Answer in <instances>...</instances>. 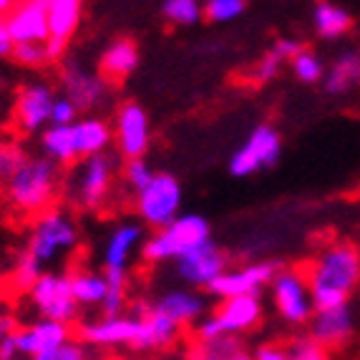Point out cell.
Segmentation results:
<instances>
[{"mask_svg":"<svg viewBox=\"0 0 360 360\" xmlns=\"http://www.w3.org/2000/svg\"><path fill=\"white\" fill-rule=\"evenodd\" d=\"M51 0H18L6 15L8 28L15 43H46L49 41Z\"/></svg>","mask_w":360,"mask_h":360,"instance_id":"18","label":"cell"},{"mask_svg":"<svg viewBox=\"0 0 360 360\" xmlns=\"http://www.w3.org/2000/svg\"><path fill=\"white\" fill-rule=\"evenodd\" d=\"M325 63L323 56L315 53L312 49H305L302 46L295 58L290 60V71H292L295 81H300L305 86H315V84H323V76H325Z\"/></svg>","mask_w":360,"mask_h":360,"instance_id":"31","label":"cell"},{"mask_svg":"<svg viewBox=\"0 0 360 360\" xmlns=\"http://www.w3.org/2000/svg\"><path fill=\"white\" fill-rule=\"evenodd\" d=\"M207 240H212L210 219L197 212H181L176 219L164 224L162 229L146 234L144 245H141V259L149 264L174 262L186 252H192L194 247L205 245Z\"/></svg>","mask_w":360,"mask_h":360,"instance_id":"5","label":"cell"},{"mask_svg":"<svg viewBox=\"0 0 360 360\" xmlns=\"http://www.w3.org/2000/svg\"><path fill=\"white\" fill-rule=\"evenodd\" d=\"M162 15L167 23L176 28H189V25H197L205 15V0H164Z\"/></svg>","mask_w":360,"mask_h":360,"instance_id":"32","label":"cell"},{"mask_svg":"<svg viewBox=\"0 0 360 360\" xmlns=\"http://www.w3.org/2000/svg\"><path fill=\"white\" fill-rule=\"evenodd\" d=\"M131 312H136L139 320H141V330H139V338L131 345V350H141V353H146V350H167L179 342L184 328L164 318L162 312H156L149 302L134 305Z\"/></svg>","mask_w":360,"mask_h":360,"instance_id":"19","label":"cell"},{"mask_svg":"<svg viewBox=\"0 0 360 360\" xmlns=\"http://www.w3.org/2000/svg\"><path fill=\"white\" fill-rule=\"evenodd\" d=\"M270 300L277 318L292 328L307 325L315 312L305 272L300 267H280V272L270 283Z\"/></svg>","mask_w":360,"mask_h":360,"instance_id":"11","label":"cell"},{"mask_svg":"<svg viewBox=\"0 0 360 360\" xmlns=\"http://www.w3.org/2000/svg\"><path fill=\"white\" fill-rule=\"evenodd\" d=\"M63 192V169L43 154H28L18 169L3 181L6 202L20 214L36 217L56 207Z\"/></svg>","mask_w":360,"mask_h":360,"instance_id":"2","label":"cell"},{"mask_svg":"<svg viewBox=\"0 0 360 360\" xmlns=\"http://www.w3.org/2000/svg\"><path fill=\"white\" fill-rule=\"evenodd\" d=\"M139 68V46L131 38H114L98 56V73L108 84L127 81Z\"/></svg>","mask_w":360,"mask_h":360,"instance_id":"23","label":"cell"},{"mask_svg":"<svg viewBox=\"0 0 360 360\" xmlns=\"http://www.w3.org/2000/svg\"><path fill=\"white\" fill-rule=\"evenodd\" d=\"M302 272L315 310L350 302L360 288V250L348 240L325 242Z\"/></svg>","mask_w":360,"mask_h":360,"instance_id":"1","label":"cell"},{"mask_svg":"<svg viewBox=\"0 0 360 360\" xmlns=\"http://www.w3.org/2000/svg\"><path fill=\"white\" fill-rule=\"evenodd\" d=\"M25 156L28 154L23 151V146H18L15 141H0V181H6Z\"/></svg>","mask_w":360,"mask_h":360,"instance_id":"37","label":"cell"},{"mask_svg":"<svg viewBox=\"0 0 360 360\" xmlns=\"http://www.w3.org/2000/svg\"><path fill=\"white\" fill-rule=\"evenodd\" d=\"M68 340H73V328L66 323H53V320H36V323L20 325L15 333L18 355H28V358L49 353Z\"/></svg>","mask_w":360,"mask_h":360,"instance_id":"22","label":"cell"},{"mask_svg":"<svg viewBox=\"0 0 360 360\" xmlns=\"http://www.w3.org/2000/svg\"><path fill=\"white\" fill-rule=\"evenodd\" d=\"M43 267L36 262V259L30 257V255H25L23 250L18 252V257L13 259V267H11V277H8V283H11V288L15 290V292H25L28 295V290L36 285V280L43 275Z\"/></svg>","mask_w":360,"mask_h":360,"instance_id":"33","label":"cell"},{"mask_svg":"<svg viewBox=\"0 0 360 360\" xmlns=\"http://www.w3.org/2000/svg\"><path fill=\"white\" fill-rule=\"evenodd\" d=\"M280 156H283V134L277 131L272 124H259L232 151L227 169L229 174L237 176V179H247V176L272 169L280 162Z\"/></svg>","mask_w":360,"mask_h":360,"instance_id":"9","label":"cell"},{"mask_svg":"<svg viewBox=\"0 0 360 360\" xmlns=\"http://www.w3.org/2000/svg\"><path fill=\"white\" fill-rule=\"evenodd\" d=\"M11 58L18 66L30 68V71H38V68H46L49 63H53L46 43H15Z\"/></svg>","mask_w":360,"mask_h":360,"instance_id":"35","label":"cell"},{"mask_svg":"<svg viewBox=\"0 0 360 360\" xmlns=\"http://www.w3.org/2000/svg\"><path fill=\"white\" fill-rule=\"evenodd\" d=\"M154 174H156V169L151 167L146 159H127V162H121L119 179H121V184L127 186L129 192L136 194L141 186L149 184Z\"/></svg>","mask_w":360,"mask_h":360,"instance_id":"34","label":"cell"},{"mask_svg":"<svg viewBox=\"0 0 360 360\" xmlns=\"http://www.w3.org/2000/svg\"><path fill=\"white\" fill-rule=\"evenodd\" d=\"M149 305L156 312H162L164 318H169L172 323L186 328V325H194L205 318L207 297L192 288H172L164 290L162 295H156Z\"/></svg>","mask_w":360,"mask_h":360,"instance_id":"21","label":"cell"},{"mask_svg":"<svg viewBox=\"0 0 360 360\" xmlns=\"http://www.w3.org/2000/svg\"><path fill=\"white\" fill-rule=\"evenodd\" d=\"M3 91H6V76H3V71H0V96H3Z\"/></svg>","mask_w":360,"mask_h":360,"instance_id":"43","label":"cell"},{"mask_svg":"<svg viewBox=\"0 0 360 360\" xmlns=\"http://www.w3.org/2000/svg\"><path fill=\"white\" fill-rule=\"evenodd\" d=\"M264 318V307L259 295H240V297H227L219 300V305L205 315L197 323L194 338L197 340H210V338L222 335H245L255 330Z\"/></svg>","mask_w":360,"mask_h":360,"instance_id":"7","label":"cell"},{"mask_svg":"<svg viewBox=\"0 0 360 360\" xmlns=\"http://www.w3.org/2000/svg\"><path fill=\"white\" fill-rule=\"evenodd\" d=\"M255 360H292L288 342H264L255 350Z\"/></svg>","mask_w":360,"mask_h":360,"instance_id":"40","label":"cell"},{"mask_svg":"<svg viewBox=\"0 0 360 360\" xmlns=\"http://www.w3.org/2000/svg\"><path fill=\"white\" fill-rule=\"evenodd\" d=\"M280 267L283 264L277 259H257V262H247L242 267H229L207 288V292L217 300L240 297V295H259L264 288H270Z\"/></svg>","mask_w":360,"mask_h":360,"instance_id":"15","label":"cell"},{"mask_svg":"<svg viewBox=\"0 0 360 360\" xmlns=\"http://www.w3.org/2000/svg\"><path fill=\"white\" fill-rule=\"evenodd\" d=\"M119 172L121 159L116 156V151L78 159L71 167V174L63 176V192H60V197L66 199V205L71 210L96 214V212H101L108 205V199L114 194Z\"/></svg>","mask_w":360,"mask_h":360,"instance_id":"3","label":"cell"},{"mask_svg":"<svg viewBox=\"0 0 360 360\" xmlns=\"http://www.w3.org/2000/svg\"><path fill=\"white\" fill-rule=\"evenodd\" d=\"M312 30L323 41L333 43L345 38L353 30V13L348 8L338 6L333 0H318L312 8Z\"/></svg>","mask_w":360,"mask_h":360,"instance_id":"26","label":"cell"},{"mask_svg":"<svg viewBox=\"0 0 360 360\" xmlns=\"http://www.w3.org/2000/svg\"><path fill=\"white\" fill-rule=\"evenodd\" d=\"M73 136H76V149L81 159L106 154V151H111V146H114V129H111V121L103 119L101 114L81 116V119L73 124Z\"/></svg>","mask_w":360,"mask_h":360,"instance_id":"25","label":"cell"},{"mask_svg":"<svg viewBox=\"0 0 360 360\" xmlns=\"http://www.w3.org/2000/svg\"><path fill=\"white\" fill-rule=\"evenodd\" d=\"M15 3H18V0H0V15H8Z\"/></svg>","mask_w":360,"mask_h":360,"instance_id":"42","label":"cell"},{"mask_svg":"<svg viewBox=\"0 0 360 360\" xmlns=\"http://www.w3.org/2000/svg\"><path fill=\"white\" fill-rule=\"evenodd\" d=\"M131 197L136 219L151 232L176 219L181 214V205H184L181 181L169 172H156L149 184L141 186Z\"/></svg>","mask_w":360,"mask_h":360,"instance_id":"6","label":"cell"},{"mask_svg":"<svg viewBox=\"0 0 360 360\" xmlns=\"http://www.w3.org/2000/svg\"><path fill=\"white\" fill-rule=\"evenodd\" d=\"M114 149L119 159H144L151 146V121L146 108L139 101H124L116 106L114 121Z\"/></svg>","mask_w":360,"mask_h":360,"instance_id":"13","label":"cell"},{"mask_svg":"<svg viewBox=\"0 0 360 360\" xmlns=\"http://www.w3.org/2000/svg\"><path fill=\"white\" fill-rule=\"evenodd\" d=\"M38 146H41V154L46 159H51L53 164L63 167H73V164L81 159L76 149V136H73V127H56L49 124L38 134Z\"/></svg>","mask_w":360,"mask_h":360,"instance_id":"28","label":"cell"},{"mask_svg":"<svg viewBox=\"0 0 360 360\" xmlns=\"http://www.w3.org/2000/svg\"><path fill=\"white\" fill-rule=\"evenodd\" d=\"M30 360H89V350L84 348V342L78 340H68L58 348L49 350V353H41Z\"/></svg>","mask_w":360,"mask_h":360,"instance_id":"39","label":"cell"},{"mask_svg":"<svg viewBox=\"0 0 360 360\" xmlns=\"http://www.w3.org/2000/svg\"><path fill=\"white\" fill-rule=\"evenodd\" d=\"M242 350H245V342L237 335L210 338V340L194 338L189 350H186V360H232Z\"/></svg>","mask_w":360,"mask_h":360,"instance_id":"30","label":"cell"},{"mask_svg":"<svg viewBox=\"0 0 360 360\" xmlns=\"http://www.w3.org/2000/svg\"><path fill=\"white\" fill-rule=\"evenodd\" d=\"M13 49H15V41L11 36V28H8L6 15H0V58H11Z\"/></svg>","mask_w":360,"mask_h":360,"instance_id":"41","label":"cell"},{"mask_svg":"<svg viewBox=\"0 0 360 360\" xmlns=\"http://www.w3.org/2000/svg\"><path fill=\"white\" fill-rule=\"evenodd\" d=\"M141 330V320L136 312H124V315H114V318H101L86 320L76 328V338L84 345H96V348H119V345H129L131 348Z\"/></svg>","mask_w":360,"mask_h":360,"instance_id":"17","label":"cell"},{"mask_svg":"<svg viewBox=\"0 0 360 360\" xmlns=\"http://www.w3.org/2000/svg\"><path fill=\"white\" fill-rule=\"evenodd\" d=\"M302 49L300 41H295V38H277L272 43L270 49L264 51L262 58L255 63L252 68V81L257 86H264V84H272L280 78L285 66H290V60L295 58V53Z\"/></svg>","mask_w":360,"mask_h":360,"instance_id":"27","label":"cell"},{"mask_svg":"<svg viewBox=\"0 0 360 360\" xmlns=\"http://www.w3.org/2000/svg\"><path fill=\"white\" fill-rule=\"evenodd\" d=\"M28 302L41 320L73 325L78 318V302L71 290V275L66 270H46L28 290Z\"/></svg>","mask_w":360,"mask_h":360,"instance_id":"10","label":"cell"},{"mask_svg":"<svg viewBox=\"0 0 360 360\" xmlns=\"http://www.w3.org/2000/svg\"><path fill=\"white\" fill-rule=\"evenodd\" d=\"M245 8L247 0H205V18L210 23H234Z\"/></svg>","mask_w":360,"mask_h":360,"instance_id":"36","label":"cell"},{"mask_svg":"<svg viewBox=\"0 0 360 360\" xmlns=\"http://www.w3.org/2000/svg\"><path fill=\"white\" fill-rule=\"evenodd\" d=\"M78 245H81V229L76 217L66 207H51L33 217L25 234L23 252L36 259L43 270H49L51 264L76 252Z\"/></svg>","mask_w":360,"mask_h":360,"instance_id":"4","label":"cell"},{"mask_svg":"<svg viewBox=\"0 0 360 360\" xmlns=\"http://www.w3.org/2000/svg\"><path fill=\"white\" fill-rule=\"evenodd\" d=\"M0 312H3V310H0Z\"/></svg>","mask_w":360,"mask_h":360,"instance_id":"44","label":"cell"},{"mask_svg":"<svg viewBox=\"0 0 360 360\" xmlns=\"http://www.w3.org/2000/svg\"><path fill=\"white\" fill-rule=\"evenodd\" d=\"M227 270L229 255L214 240H207L205 245L194 247L192 252H186L184 257L174 259V275L184 283V288L192 290H207Z\"/></svg>","mask_w":360,"mask_h":360,"instance_id":"16","label":"cell"},{"mask_svg":"<svg viewBox=\"0 0 360 360\" xmlns=\"http://www.w3.org/2000/svg\"><path fill=\"white\" fill-rule=\"evenodd\" d=\"M58 89V94L71 98L84 116L103 111L114 98V86L108 84L101 73L91 71V68H86L84 63H78L73 58H66L60 63Z\"/></svg>","mask_w":360,"mask_h":360,"instance_id":"8","label":"cell"},{"mask_svg":"<svg viewBox=\"0 0 360 360\" xmlns=\"http://www.w3.org/2000/svg\"><path fill=\"white\" fill-rule=\"evenodd\" d=\"M81 11H84V0H51L49 41H46L51 60H60L66 56L68 43L73 41L81 25Z\"/></svg>","mask_w":360,"mask_h":360,"instance_id":"20","label":"cell"},{"mask_svg":"<svg viewBox=\"0 0 360 360\" xmlns=\"http://www.w3.org/2000/svg\"><path fill=\"white\" fill-rule=\"evenodd\" d=\"M360 86V51L345 49L325 66L323 89L328 96H348Z\"/></svg>","mask_w":360,"mask_h":360,"instance_id":"24","label":"cell"},{"mask_svg":"<svg viewBox=\"0 0 360 360\" xmlns=\"http://www.w3.org/2000/svg\"><path fill=\"white\" fill-rule=\"evenodd\" d=\"M78 116H81V111L76 108V103L63 96V94H58L53 101V108H51V124H56V127H73Z\"/></svg>","mask_w":360,"mask_h":360,"instance_id":"38","label":"cell"},{"mask_svg":"<svg viewBox=\"0 0 360 360\" xmlns=\"http://www.w3.org/2000/svg\"><path fill=\"white\" fill-rule=\"evenodd\" d=\"M358 307L355 302H342V305H333V307H323V310L312 312L310 323V340L315 345H320L323 350H342L348 348L350 342L358 335Z\"/></svg>","mask_w":360,"mask_h":360,"instance_id":"12","label":"cell"},{"mask_svg":"<svg viewBox=\"0 0 360 360\" xmlns=\"http://www.w3.org/2000/svg\"><path fill=\"white\" fill-rule=\"evenodd\" d=\"M58 91L49 81H25L13 98V124L25 136H38L51 124V108Z\"/></svg>","mask_w":360,"mask_h":360,"instance_id":"14","label":"cell"},{"mask_svg":"<svg viewBox=\"0 0 360 360\" xmlns=\"http://www.w3.org/2000/svg\"><path fill=\"white\" fill-rule=\"evenodd\" d=\"M68 275H71V290L78 305L101 310L108 292L106 275L101 270H91V267H73Z\"/></svg>","mask_w":360,"mask_h":360,"instance_id":"29","label":"cell"}]
</instances>
